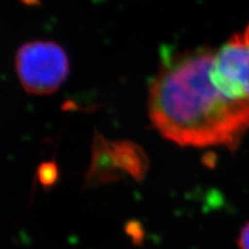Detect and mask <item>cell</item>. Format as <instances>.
Instances as JSON below:
<instances>
[{
	"label": "cell",
	"instance_id": "2",
	"mask_svg": "<svg viewBox=\"0 0 249 249\" xmlns=\"http://www.w3.org/2000/svg\"><path fill=\"white\" fill-rule=\"evenodd\" d=\"M19 81L25 91L36 96L55 92L70 73V59L62 47L51 41L22 45L15 58Z\"/></svg>",
	"mask_w": 249,
	"mask_h": 249
},
{
	"label": "cell",
	"instance_id": "4",
	"mask_svg": "<svg viewBox=\"0 0 249 249\" xmlns=\"http://www.w3.org/2000/svg\"><path fill=\"white\" fill-rule=\"evenodd\" d=\"M238 246L239 249H249V221L240 231Z\"/></svg>",
	"mask_w": 249,
	"mask_h": 249
},
{
	"label": "cell",
	"instance_id": "1",
	"mask_svg": "<svg viewBox=\"0 0 249 249\" xmlns=\"http://www.w3.org/2000/svg\"><path fill=\"white\" fill-rule=\"evenodd\" d=\"M215 49L163 59L149 89V116L160 135L181 146L232 150L249 132V108L225 91L214 72Z\"/></svg>",
	"mask_w": 249,
	"mask_h": 249
},
{
	"label": "cell",
	"instance_id": "3",
	"mask_svg": "<svg viewBox=\"0 0 249 249\" xmlns=\"http://www.w3.org/2000/svg\"><path fill=\"white\" fill-rule=\"evenodd\" d=\"M214 71L230 97L249 108V24L215 49Z\"/></svg>",
	"mask_w": 249,
	"mask_h": 249
}]
</instances>
